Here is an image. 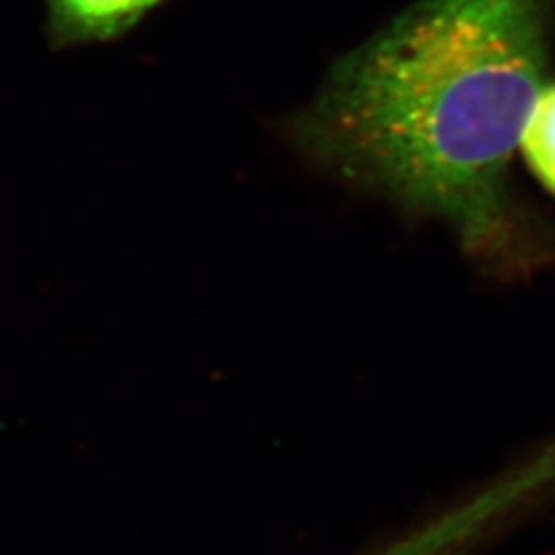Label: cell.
<instances>
[{
    "label": "cell",
    "mask_w": 555,
    "mask_h": 555,
    "mask_svg": "<svg viewBox=\"0 0 555 555\" xmlns=\"http://www.w3.org/2000/svg\"><path fill=\"white\" fill-rule=\"evenodd\" d=\"M167 0H43L50 50H75L126 38Z\"/></svg>",
    "instance_id": "cell-2"
},
{
    "label": "cell",
    "mask_w": 555,
    "mask_h": 555,
    "mask_svg": "<svg viewBox=\"0 0 555 555\" xmlns=\"http://www.w3.org/2000/svg\"><path fill=\"white\" fill-rule=\"evenodd\" d=\"M520 140L529 167L555 194V85L541 89Z\"/></svg>",
    "instance_id": "cell-3"
},
{
    "label": "cell",
    "mask_w": 555,
    "mask_h": 555,
    "mask_svg": "<svg viewBox=\"0 0 555 555\" xmlns=\"http://www.w3.org/2000/svg\"><path fill=\"white\" fill-rule=\"evenodd\" d=\"M543 68L541 0H420L337 60L278 132L307 163L490 251L508 231L504 178Z\"/></svg>",
    "instance_id": "cell-1"
}]
</instances>
